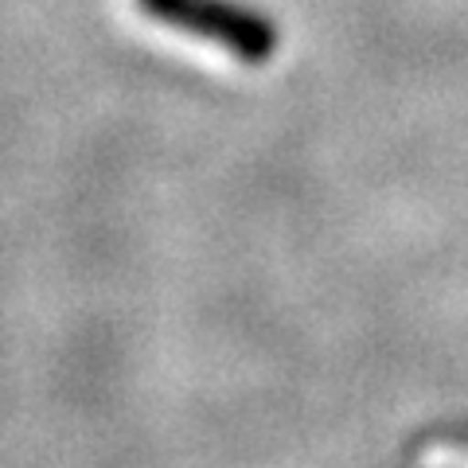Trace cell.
Returning <instances> with one entry per match:
<instances>
[{
	"label": "cell",
	"instance_id": "obj_1",
	"mask_svg": "<svg viewBox=\"0 0 468 468\" xmlns=\"http://www.w3.org/2000/svg\"><path fill=\"white\" fill-rule=\"evenodd\" d=\"M137 8L149 20L176 27L184 36L207 39L250 67L266 63L282 39L266 12L239 5V0H137Z\"/></svg>",
	"mask_w": 468,
	"mask_h": 468
}]
</instances>
